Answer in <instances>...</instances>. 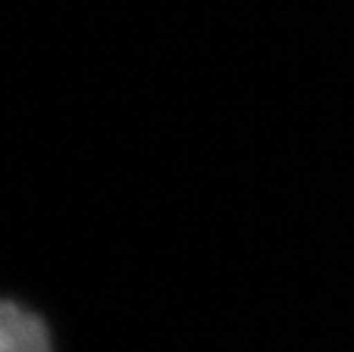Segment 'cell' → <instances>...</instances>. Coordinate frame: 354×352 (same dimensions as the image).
Returning <instances> with one entry per match:
<instances>
[{
	"label": "cell",
	"mask_w": 354,
	"mask_h": 352,
	"mask_svg": "<svg viewBox=\"0 0 354 352\" xmlns=\"http://www.w3.org/2000/svg\"><path fill=\"white\" fill-rule=\"evenodd\" d=\"M0 352H53L44 320L26 306L0 299Z\"/></svg>",
	"instance_id": "obj_1"
}]
</instances>
